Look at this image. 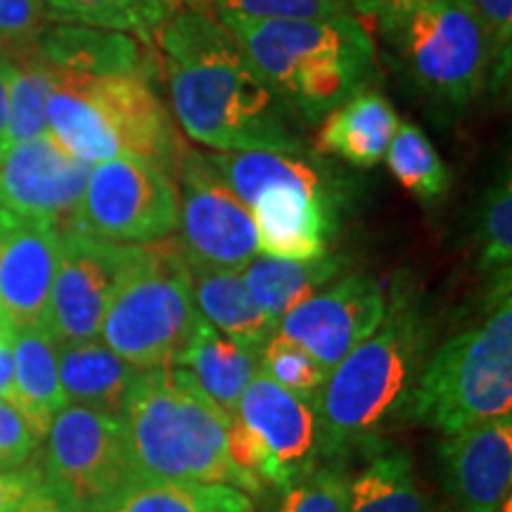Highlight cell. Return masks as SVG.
<instances>
[{
  "label": "cell",
  "mask_w": 512,
  "mask_h": 512,
  "mask_svg": "<svg viewBox=\"0 0 512 512\" xmlns=\"http://www.w3.org/2000/svg\"><path fill=\"white\" fill-rule=\"evenodd\" d=\"M157 38L171 110L185 136L216 152H313L304 121L204 0H181Z\"/></svg>",
  "instance_id": "6da1fadb"
},
{
  "label": "cell",
  "mask_w": 512,
  "mask_h": 512,
  "mask_svg": "<svg viewBox=\"0 0 512 512\" xmlns=\"http://www.w3.org/2000/svg\"><path fill=\"white\" fill-rule=\"evenodd\" d=\"M430 323L408 283L387 294V311L373 335L330 368L313 396L320 453L339 458L370 446L375 434L408 408L427 361Z\"/></svg>",
  "instance_id": "7a4b0ae2"
},
{
  "label": "cell",
  "mask_w": 512,
  "mask_h": 512,
  "mask_svg": "<svg viewBox=\"0 0 512 512\" xmlns=\"http://www.w3.org/2000/svg\"><path fill=\"white\" fill-rule=\"evenodd\" d=\"M219 19L238 38L268 86L306 126L320 124L377 79L373 36L354 12L280 22Z\"/></svg>",
  "instance_id": "3957f363"
},
{
  "label": "cell",
  "mask_w": 512,
  "mask_h": 512,
  "mask_svg": "<svg viewBox=\"0 0 512 512\" xmlns=\"http://www.w3.org/2000/svg\"><path fill=\"white\" fill-rule=\"evenodd\" d=\"M121 422L138 477L228 484L261 496L259 486L230 460V415L185 368L143 370Z\"/></svg>",
  "instance_id": "277c9868"
},
{
  "label": "cell",
  "mask_w": 512,
  "mask_h": 512,
  "mask_svg": "<svg viewBox=\"0 0 512 512\" xmlns=\"http://www.w3.org/2000/svg\"><path fill=\"white\" fill-rule=\"evenodd\" d=\"M48 133L88 166L136 155L176 178L185 157L174 117L152 83L138 76H88L53 69Z\"/></svg>",
  "instance_id": "5b68a950"
},
{
  "label": "cell",
  "mask_w": 512,
  "mask_h": 512,
  "mask_svg": "<svg viewBox=\"0 0 512 512\" xmlns=\"http://www.w3.org/2000/svg\"><path fill=\"white\" fill-rule=\"evenodd\" d=\"M408 408L411 418L444 437L512 415L510 280L491 287L482 320L453 335L425 361Z\"/></svg>",
  "instance_id": "8992f818"
},
{
  "label": "cell",
  "mask_w": 512,
  "mask_h": 512,
  "mask_svg": "<svg viewBox=\"0 0 512 512\" xmlns=\"http://www.w3.org/2000/svg\"><path fill=\"white\" fill-rule=\"evenodd\" d=\"M200 318L178 240L126 247L124 268L100 325L102 344L140 370L178 366Z\"/></svg>",
  "instance_id": "52a82bcc"
},
{
  "label": "cell",
  "mask_w": 512,
  "mask_h": 512,
  "mask_svg": "<svg viewBox=\"0 0 512 512\" xmlns=\"http://www.w3.org/2000/svg\"><path fill=\"white\" fill-rule=\"evenodd\" d=\"M380 34L406 86L441 114L467 110L489 81V38L458 0L384 24Z\"/></svg>",
  "instance_id": "ba28073f"
},
{
  "label": "cell",
  "mask_w": 512,
  "mask_h": 512,
  "mask_svg": "<svg viewBox=\"0 0 512 512\" xmlns=\"http://www.w3.org/2000/svg\"><path fill=\"white\" fill-rule=\"evenodd\" d=\"M43 441L36 463L43 482L79 512H102L138 477L124 422L114 415L67 403Z\"/></svg>",
  "instance_id": "9c48e42d"
},
{
  "label": "cell",
  "mask_w": 512,
  "mask_h": 512,
  "mask_svg": "<svg viewBox=\"0 0 512 512\" xmlns=\"http://www.w3.org/2000/svg\"><path fill=\"white\" fill-rule=\"evenodd\" d=\"M69 228L119 245L171 238L178 228L174 178L136 155L95 164Z\"/></svg>",
  "instance_id": "30bf717a"
},
{
  "label": "cell",
  "mask_w": 512,
  "mask_h": 512,
  "mask_svg": "<svg viewBox=\"0 0 512 512\" xmlns=\"http://www.w3.org/2000/svg\"><path fill=\"white\" fill-rule=\"evenodd\" d=\"M178 245L188 264L242 271L259 256L252 211L223 183L204 152H185L178 169Z\"/></svg>",
  "instance_id": "8fae6325"
},
{
  "label": "cell",
  "mask_w": 512,
  "mask_h": 512,
  "mask_svg": "<svg viewBox=\"0 0 512 512\" xmlns=\"http://www.w3.org/2000/svg\"><path fill=\"white\" fill-rule=\"evenodd\" d=\"M126 247L74 228L60 230V254L46 325L55 342L98 339L126 261Z\"/></svg>",
  "instance_id": "7c38bea8"
},
{
  "label": "cell",
  "mask_w": 512,
  "mask_h": 512,
  "mask_svg": "<svg viewBox=\"0 0 512 512\" xmlns=\"http://www.w3.org/2000/svg\"><path fill=\"white\" fill-rule=\"evenodd\" d=\"M387 292L363 273L344 275L280 318L275 332L304 347L330 373L351 349L380 328Z\"/></svg>",
  "instance_id": "4fadbf2b"
},
{
  "label": "cell",
  "mask_w": 512,
  "mask_h": 512,
  "mask_svg": "<svg viewBox=\"0 0 512 512\" xmlns=\"http://www.w3.org/2000/svg\"><path fill=\"white\" fill-rule=\"evenodd\" d=\"M88 174L50 133L12 145L0 155V209L69 228Z\"/></svg>",
  "instance_id": "5bb4252c"
},
{
  "label": "cell",
  "mask_w": 512,
  "mask_h": 512,
  "mask_svg": "<svg viewBox=\"0 0 512 512\" xmlns=\"http://www.w3.org/2000/svg\"><path fill=\"white\" fill-rule=\"evenodd\" d=\"M57 254L60 228L0 209V306L15 330L46 325Z\"/></svg>",
  "instance_id": "9a60e30c"
},
{
  "label": "cell",
  "mask_w": 512,
  "mask_h": 512,
  "mask_svg": "<svg viewBox=\"0 0 512 512\" xmlns=\"http://www.w3.org/2000/svg\"><path fill=\"white\" fill-rule=\"evenodd\" d=\"M233 418L245 422L271 456L280 491L316 465L318 415L311 396L294 394L259 370L240 396Z\"/></svg>",
  "instance_id": "2e32d148"
},
{
  "label": "cell",
  "mask_w": 512,
  "mask_h": 512,
  "mask_svg": "<svg viewBox=\"0 0 512 512\" xmlns=\"http://www.w3.org/2000/svg\"><path fill=\"white\" fill-rule=\"evenodd\" d=\"M439 460L458 512H501L512 484V415L448 434Z\"/></svg>",
  "instance_id": "e0dca14e"
},
{
  "label": "cell",
  "mask_w": 512,
  "mask_h": 512,
  "mask_svg": "<svg viewBox=\"0 0 512 512\" xmlns=\"http://www.w3.org/2000/svg\"><path fill=\"white\" fill-rule=\"evenodd\" d=\"M337 200L335 192L297 185H273L261 190L249 207L259 252L292 261H311L328 254Z\"/></svg>",
  "instance_id": "ac0fdd59"
},
{
  "label": "cell",
  "mask_w": 512,
  "mask_h": 512,
  "mask_svg": "<svg viewBox=\"0 0 512 512\" xmlns=\"http://www.w3.org/2000/svg\"><path fill=\"white\" fill-rule=\"evenodd\" d=\"M36 57L60 72L88 76H138L155 79L162 60L152 43L124 31L86 24H48L36 43Z\"/></svg>",
  "instance_id": "d6986e66"
},
{
  "label": "cell",
  "mask_w": 512,
  "mask_h": 512,
  "mask_svg": "<svg viewBox=\"0 0 512 512\" xmlns=\"http://www.w3.org/2000/svg\"><path fill=\"white\" fill-rule=\"evenodd\" d=\"M55 347L67 403L121 418L143 370L131 366L98 339L55 342Z\"/></svg>",
  "instance_id": "ffe728a7"
},
{
  "label": "cell",
  "mask_w": 512,
  "mask_h": 512,
  "mask_svg": "<svg viewBox=\"0 0 512 512\" xmlns=\"http://www.w3.org/2000/svg\"><path fill=\"white\" fill-rule=\"evenodd\" d=\"M399 117L392 102L380 91L351 95L347 102L332 110L320 121V131L313 147L320 155H335L358 169H370L387 152L392 143Z\"/></svg>",
  "instance_id": "44dd1931"
},
{
  "label": "cell",
  "mask_w": 512,
  "mask_h": 512,
  "mask_svg": "<svg viewBox=\"0 0 512 512\" xmlns=\"http://www.w3.org/2000/svg\"><path fill=\"white\" fill-rule=\"evenodd\" d=\"M188 268L200 316L223 337L261 354L268 339L275 335V323L254 302L242 271L195 264H188Z\"/></svg>",
  "instance_id": "7402d4cb"
},
{
  "label": "cell",
  "mask_w": 512,
  "mask_h": 512,
  "mask_svg": "<svg viewBox=\"0 0 512 512\" xmlns=\"http://www.w3.org/2000/svg\"><path fill=\"white\" fill-rule=\"evenodd\" d=\"M207 162L223 178L235 195L240 197L247 207H252L261 190L273 188V185H297V188H309L320 192H335L342 195L335 174L328 164L316 162L311 152L306 155H290V152H204Z\"/></svg>",
  "instance_id": "603a6c76"
},
{
  "label": "cell",
  "mask_w": 512,
  "mask_h": 512,
  "mask_svg": "<svg viewBox=\"0 0 512 512\" xmlns=\"http://www.w3.org/2000/svg\"><path fill=\"white\" fill-rule=\"evenodd\" d=\"M178 366L188 370L209 399L233 418L240 396L261 370V354L223 337L207 320L200 318L190 344L178 358Z\"/></svg>",
  "instance_id": "cb8c5ba5"
},
{
  "label": "cell",
  "mask_w": 512,
  "mask_h": 512,
  "mask_svg": "<svg viewBox=\"0 0 512 512\" xmlns=\"http://www.w3.org/2000/svg\"><path fill=\"white\" fill-rule=\"evenodd\" d=\"M344 268H347V259L339 254H323L311 261L278 259V256L266 254L254 256L242 268V278L259 309L278 328L280 318L328 287Z\"/></svg>",
  "instance_id": "d4e9b609"
},
{
  "label": "cell",
  "mask_w": 512,
  "mask_h": 512,
  "mask_svg": "<svg viewBox=\"0 0 512 512\" xmlns=\"http://www.w3.org/2000/svg\"><path fill=\"white\" fill-rule=\"evenodd\" d=\"M15 408L27 418L31 430L43 441L50 422L67 406L60 373L57 347L46 328L15 330Z\"/></svg>",
  "instance_id": "484cf974"
},
{
  "label": "cell",
  "mask_w": 512,
  "mask_h": 512,
  "mask_svg": "<svg viewBox=\"0 0 512 512\" xmlns=\"http://www.w3.org/2000/svg\"><path fill=\"white\" fill-rule=\"evenodd\" d=\"M349 512H430L411 456L401 448L377 446L349 479Z\"/></svg>",
  "instance_id": "4316f807"
},
{
  "label": "cell",
  "mask_w": 512,
  "mask_h": 512,
  "mask_svg": "<svg viewBox=\"0 0 512 512\" xmlns=\"http://www.w3.org/2000/svg\"><path fill=\"white\" fill-rule=\"evenodd\" d=\"M102 512H256L245 491L228 484L136 477Z\"/></svg>",
  "instance_id": "83f0119b"
},
{
  "label": "cell",
  "mask_w": 512,
  "mask_h": 512,
  "mask_svg": "<svg viewBox=\"0 0 512 512\" xmlns=\"http://www.w3.org/2000/svg\"><path fill=\"white\" fill-rule=\"evenodd\" d=\"M50 17L86 27L124 31L152 43L181 0H43Z\"/></svg>",
  "instance_id": "f1b7e54d"
},
{
  "label": "cell",
  "mask_w": 512,
  "mask_h": 512,
  "mask_svg": "<svg viewBox=\"0 0 512 512\" xmlns=\"http://www.w3.org/2000/svg\"><path fill=\"white\" fill-rule=\"evenodd\" d=\"M384 157L396 181L422 202H437L451 190V171L432 140L411 121H399Z\"/></svg>",
  "instance_id": "f546056e"
},
{
  "label": "cell",
  "mask_w": 512,
  "mask_h": 512,
  "mask_svg": "<svg viewBox=\"0 0 512 512\" xmlns=\"http://www.w3.org/2000/svg\"><path fill=\"white\" fill-rule=\"evenodd\" d=\"M477 266L496 283L510 280L512 271V183L510 171L496 176L484 192L475 221Z\"/></svg>",
  "instance_id": "4dcf8cb0"
},
{
  "label": "cell",
  "mask_w": 512,
  "mask_h": 512,
  "mask_svg": "<svg viewBox=\"0 0 512 512\" xmlns=\"http://www.w3.org/2000/svg\"><path fill=\"white\" fill-rule=\"evenodd\" d=\"M50 86H53V69L38 60L36 53L15 60V76L10 86L8 147L46 136Z\"/></svg>",
  "instance_id": "1f68e13d"
},
{
  "label": "cell",
  "mask_w": 512,
  "mask_h": 512,
  "mask_svg": "<svg viewBox=\"0 0 512 512\" xmlns=\"http://www.w3.org/2000/svg\"><path fill=\"white\" fill-rule=\"evenodd\" d=\"M261 370L280 387L290 389L294 394L311 396V399L328 377V370L320 366L309 351L278 332L261 349Z\"/></svg>",
  "instance_id": "d6a6232c"
},
{
  "label": "cell",
  "mask_w": 512,
  "mask_h": 512,
  "mask_svg": "<svg viewBox=\"0 0 512 512\" xmlns=\"http://www.w3.org/2000/svg\"><path fill=\"white\" fill-rule=\"evenodd\" d=\"M349 479L335 465H313L283 489L278 512H349Z\"/></svg>",
  "instance_id": "836d02e7"
},
{
  "label": "cell",
  "mask_w": 512,
  "mask_h": 512,
  "mask_svg": "<svg viewBox=\"0 0 512 512\" xmlns=\"http://www.w3.org/2000/svg\"><path fill=\"white\" fill-rule=\"evenodd\" d=\"M219 17L259 19V22H280V19H325L351 15L349 0H204Z\"/></svg>",
  "instance_id": "e575fe53"
},
{
  "label": "cell",
  "mask_w": 512,
  "mask_h": 512,
  "mask_svg": "<svg viewBox=\"0 0 512 512\" xmlns=\"http://www.w3.org/2000/svg\"><path fill=\"white\" fill-rule=\"evenodd\" d=\"M48 24L53 17L43 0H0V55L10 60L31 55Z\"/></svg>",
  "instance_id": "d590c367"
},
{
  "label": "cell",
  "mask_w": 512,
  "mask_h": 512,
  "mask_svg": "<svg viewBox=\"0 0 512 512\" xmlns=\"http://www.w3.org/2000/svg\"><path fill=\"white\" fill-rule=\"evenodd\" d=\"M484 29L491 48V76L494 86H501L510 72L512 43V0H458Z\"/></svg>",
  "instance_id": "8d00e7d4"
},
{
  "label": "cell",
  "mask_w": 512,
  "mask_h": 512,
  "mask_svg": "<svg viewBox=\"0 0 512 512\" xmlns=\"http://www.w3.org/2000/svg\"><path fill=\"white\" fill-rule=\"evenodd\" d=\"M38 444L27 418L10 401L0 399V472L22 467Z\"/></svg>",
  "instance_id": "74e56055"
},
{
  "label": "cell",
  "mask_w": 512,
  "mask_h": 512,
  "mask_svg": "<svg viewBox=\"0 0 512 512\" xmlns=\"http://www.w3.org/2000/svg\"><path fill=\"white\" fill-rule=\"evenodd\" d=\"M444 3H448V0H349L351 10L363 17L375 19L377 27L399 22V19L413 15V12L437 8V5Z\"/></svg>",
  "instance_id": "f35d334b"
},
{
  "label": "cell",
  "mask_w": 512,
  "mask_h": 512,
  "mask_svg": "<svg viewBox=\"0 0 512 512\" xmlns=\"http://www.w3.org/2000/svg\"><path fill=\"white\" fill-rule=\"evenodd\" d=\"M38 482H41V470H38L36 463H24L15 470L0 472V512H10L19 498Z\"/></svg>",
  "instance_id": "ab89813d"
},
{
  "label": "cell",
  "mask_w": 512,
  "mask_h": 512,
  "mask_svg": "<svg viewBox=\"0 0 512 512\" xmlns=\"http://www.w3.org/2000/svg\"><path fill=\"white\" fill-rule=\"evenodd\" d=\"M10 512H79V510H76L72 503L64 501L53 486H48L41 477V482L31 486L27 494L19 498L17 505Z\"/></svg>",
  "instance_id": "60d3db41"
},
{
  "label": "cell",
  "mask_w": 512,
  "mask_h": 512,
  "mask_svg": "<svg viewBox=\"0 0 512 512\" xmlns=\"http://www.w3.org/2000/svg\"><path fill=\"white\" fill-rule=\"evenodd\" d=\"M12 342H15V328L8 320H3L0 323V399L10 403L15 399V351H12Z\"/></svg>",
  "instance_id": "b9f144b4"
},
{
  "label": "cell",
  "mask_w": 512,
  "mask_h": 512,
  "mask_svg": "<svg viewBox=\"0 0 512 512\" xmlns=\"http://www.w3.org/2000/svg\"><path fill=\"white\" fill-rule=\"evenodd\" d=\"M12 76H15V60L0 55V155L8 150V114H10Z\"/></svg>",
  "instance_id": "7bdbcfd3"
},
{
  "label": "cell",
  "mask_w": 512,
  "mask_h": 512,
  "mask_svg": "<svg viewBox=\"0 0 512 512\" xmlns=\"http://www.w3.org/2000/svg\"><path fill=\"white\" fill-rule=\"evenodd\" d=\"M501 512H512V505H510V501H505V505H503V510Z\"/></svg>",
  "instance_id": "ee69618b"
},
{
  "label": "cell",
  "mask_w": 512,
  "mask_h": 512,
  "mask_svg": "<svg viewBox=\"0 0 512 512\" xmlns=\"http://www.w3.org/2000/svg\"><path fill=\"white\" fill-rule=\"evenodd\" d=\"M5 316H3V306H0V323H3Z\"/></svg>",
  "instance_id": "f6af8a7d"
}]
</instances>
